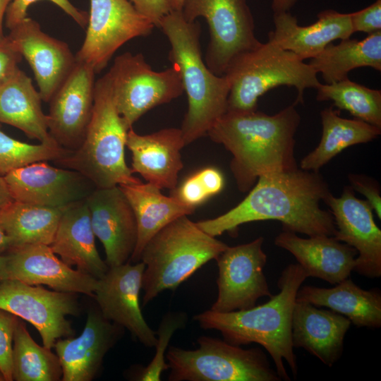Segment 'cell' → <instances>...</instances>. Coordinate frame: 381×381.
<instances>
[{
    "label": "cell",
    "instance_id": "cell-29",
    "mask_svg": "<svg viewBox=\"0 0 381 381\" xmlns=\"http://www.w3.org/2000/svg\"><path fill=\"white\" fill-rule=\"evenodd\" d=\"M119 186L130 203L137 222V243L130 259L133 263L140 262L145 246L160 229L178 217L188 216L195 210L171 195H164L161 188L140 179Z\"/></svg>",
    "mask_w": 381,
    "mask_h": 381
},
{
    "label": "cell",
    "instance_id": "cell-18",
    "mask_svg": "<svg viewBox=\"0 0 381 381\" xmlns=\"http://www.w3.org/2000/svg\"><path fill=\"white\" fill-rule=\"evenodd\" d=\"M94 234L102 243L109 267L131 259L138 238L134 212L119 186L95 188L85 198Z\"/></svg>",
    "mask_w": 381,
    "mask_h": 381
},
{
    "label": "cell",
    "instance_id": "cell-49",
    "mask_svg": "<svg viewBox=\"0 0 381 381\" xmlns=\"http://www.w3.org/2000/svg\"><path fill=\"white\" fill-rule=\"evenodd\" d=\"M171 11H181L184 0H167Z\"/></svg>",
    "mask_w": 381,
    "mask_h": 381
},
{
    "label": "cell",
    "instance_id": "cell-11",
    "mask_svg": "<svg viewBox=\"0 0 381 381\" xmlns=\"http://www.w3.org/2000/svg\"><path fill=\"white\" fill-rule=\"evenodd\" d=\"M0 308L32 324L49 349L57 340L75 335L66 316H78L80 311L77 294L10 279L0 281Z\"/></svg>",
    "mask_w": 381,
    "mask_h": 381
},
{
    "label": "cell",
    "instance_id": "cell-38",
    "mask_svg": "<svg viewBox=\"0 0 381 381\" xmlns=\"http://www.w3.org/2000/svg\"><path fill=\"white\" fill-rule=\"evenodd\" d=\"M40 0H12L7 8L5 15L6 26L10 30L27 17L28 7ZM62 9L73 18L80 27L87 24L88 14L78 10L69 0H48Z\"/></svg>",
    "mask_w": 381,
    "mask_h": 381
},
{
    "label": "cell",
    "instance_id": "cell-19",
    "mask_svg": "<svg viewBox=\"0 0 381 381\" xmlns=\"http://www.w3.org/2000/svg\"><path fill=\"white\" fill-rule=\"evenodd\" d=\"M32 68L42 101L49 102L73 68L76 59L68 44L44 32L26 17L7 35Z\"/></svg>",
    "mask_w": 381,
    "mask_h": 381
},
{
    "label": "cell",
    "instance_id": "cell-3",
    "mask_svg": "<svg viewBox=\"0 0 381 381\" xmlns=\"http://www.w3.org/2000/svg\"><path fill=\"white\" fill-rule=\"evenodd\" d=\"M308 277L298 264H290L277 281L279 292L266 303L227 313L206 310L194 316L201 328L219 331L226 342L236 345L256 343L269 353L282 380L289 381L286 361L294 375L298 373L291 341V320L297 292Z\"/></svg>",
    "mask_w": 381,
    "mask_h": 381
},
{
    "label": "cell",
    "instance_id": "cell-33",
    "mask_svg": "<svg viewBox=\"0 0 381 381\" xmlns=\"http://www.w3.org/2000/svg\"><path fill=\"white\" fill-rule=\"evenodd\" d=\"M12 377L16 381H59L62 378L58 356L37 344L20 320L13 339Z\"/></svg>",
    "mask_w": 381,
    "mask_h": 381
},
{
    "label": "cell",
    "instance_id": "cell-6",
    "mask_svg": "<svg viewBox=\"0 0 381 381\" xmlns=\"http://www.w3.org/2000/svg\"><path fill=\"white\" fill-rule=\"evenodd\" d=\"M227 246L187 215L166 225L149 240L140 254V261L145 265L143 306L166 289H176Z\"/></svg>",
    "mask_w": 381,
    "mask_h": 381
},
{
    "label": "cell",
    "instance_id": "cell-40",
    "mask_svg": "<svg viewBox=\"0 0 381 381\" xmlns=\"http://www.w3.org/2000/svg\"><path fill=\"white\" fill-rule=\"evenodd\" d=\"M350 17L354 32L370 35L381 31V0H376L363 9L350 13Z\"/></svg>",
    "mask_w": 381,
    "mask_h": 381
},
{
    "label": "cell",
    "instance_id": "cell-2",
    "mask_svg": "<svg viewBox=\"0 0 381 381\" xmlns=\"http://www.w3.org/2000/svg\"><path fill=\"white\" fill-rule=\"evenodd\" d=\"M301 116L292 104L274 115L256 110H227L207 135L232 155L230 169L238 189L249 191L259 176L298 167L295 135Z\"/></svg>",
    "mask_w": 381,
    "mask_h": 381
},
{
    "label": "cell",
    "instance_id": "cell-23",
    "mask_svg": "<svg viewBox=\"0 0 381 381\" xmlns=\"http://www.w3.org/2000/svg\"><path fill=\"white\" fill-rule=\"evenodd\" d=\"M317 17L315 23L301 25L290 11L274 14V28L268 33V41L304 61L318 56L334 40L348 39L354 33L350 13L327 9Z\"/></svg>",
    "mask_w": 381,
    "mask_h": 381
},
{
    "label": "cell",
    "instance_id": "cell-25",
    "mask_svg": "<svg viewBox=\"0 0 381 381\" xmlns=\"http://www.w3.org/2000/svg\"><path fill=\"white\" fill-rule=\"evenodd\" d=\"M351 321L329 309L296 301L291 320L294 348H303L328 367L341 358Z\"/></svg>",
    "mask_w": 381,
    "mask_h": 381
},
{
    "label": "cell",
    "instance_id": "cell-10",
    "mask_svg": "<svg viewBox=\"0 0 381 381\" xmlns=\"http://www.w3.org/2000/svg\"><path fill=\"white\" fill-rule=\"evenodd\" d=\"M181 12L187 21L199 17L207 21L210 40L204 61L217 75L224 74L235 56L260 43L246 0H184Z\"/></svg>",
    "mask_w": 381,
    "mask_h": 381
},
{
    "label": "cell",
    "instance_id": "cell-36",
    "mask_svg": "<svg viewBox=\"0 0 381 381\" xmlns=\"http://www.w3.org/2000/svg\"><path fill=\"white\" fill-rule=\"evenodd\" d=\"M225 181L221 171L213 167L201 169L171 190V196L181 204L196 207L219 193Z\"/></svg>",
    "mask_w": 381,
    "mask_h": 381
},
{
    "label": "cell",
    "instance_id": "cell-46",
    "mask_svg": "<svg viewBox=\"0 0 381 381\" xmlns=\"http://www.w3.org/2000/svg\"><path fill=\"white\" fill-rule=\"evenodd\" d=\"M11 248L10 239L0 225V255L7 254Z\"/></svg>",
    "mask_w": 381,
    "mask_h": 381
},
{
    "label": "cell",
    "instance_id": "cell-9",
    "mask_svg": "<svg viewBox=\"0 0 381 381\" xmlns=\"http://www.w3.org/2000/svg\"><path fill=\"white\" fill-rule=\"evenodd\" d=\"M106 75L116 108L130 128L149 110L183 93L175 66L155 71L140 53L118 56Z\"/></svg>",
    "mask_w": 381,
    "mask_h": 381
},
{
    "label": "cell",
    "instance_id": "cell-22",
    "mask_svg": "<svg viewBox=\"0 0 381 381\" xmlns=\"http://www.w3.org/2000/svg\"><path fill=\"white\" fill-rule=\"evenodd\" d=\"M181 128H166L140 135L133 128L127 133L126 147L131 152V167L147 183L161 189H174L183 164L181 151L185 147Z\"/></svg>",
    "mask_w": 381,
    "mask_h": 381
},
{
    "label": "cell",
    "instance_id": "cell-41",
    "mask_svg": "<svg viewBox=\"0 0 381 381\" xmlns=\"http://www.w3.org/2000/svg\"><path fill=\"white\" fill-rule=\"evenodd\" d=\"M351 188L364 195L367 202L381 219V196L379 184L373 179L362 174H349Z\"/></svg>",
    "mask_w": 381,
    "mask_h": 381
},
{
    "label": "cell",
    "instance_id": "cell-44",
    "mask_svg": "<svg viewBox=\"0 0 381 381\" xmlns=\"http://www.w3.org/2000/svg\"><path fill=\"white\" fill-rule=\"evenodd\" d=\"M298 0H272V9L274 14L289 12Z\"/></svg>",
    "mask_w": 381,
    "mask_h": 381
},
{
    "label": "cell",
    "instance_id": "cell-4",
    "mask_svg": "<svg viewBox=\"0 0 381 381\" xmlns=\"http://www.w3.org/2000/svg\"><path fill=\"white\" fill-rule=\"evenodd\" d=\"M159 28L171 45L169 59L181 75L188 97V110L181 127L186 145L207 135L227 111L229 83L214 74L202 59L199 22L185 20L181 12L171 11L162 18Z\"/></svg>",
    "mask_w": 381,
    "mask_h": 381
},
{
    "label": "cell",
    "instance_id": "cell-14",
    "mask_svg": "<svg viewBox=\"0 0 381 381\" xmlns=\"http://www.w3.org/2000/svg\"><path fill=\"white\" fill-rule=\"evenodd\" d=\"M95 73L91 66L76 60L49 102V133L59 145L68 151L81 145L90 121Z\"/></svg>",
    "mask_w": 381,
    "mask_h": 381
},
{
    "label": "cell",
    "instance_id": "cell-28",
    "mask_svg": "<svg viewBox=\"0 0 381 381\" xmlns=\"http://www.w3.org/2000/svg\"><path fill=\"white\" fill-rule=\"evenodd\" d=\"M41 101L31 79L17 68L0 83V123L17 128L40 143L58 145L49 133Z\"/></svg>",
    "mask_w": 381,
    "mask_h": 381
},
{
    "label": "cell",
    "instance_id": "cell-1",
    "mask_svg": "<svg viewBox=\"0 0 381 381\" xmlns=\"http://www.w3.org/2000/svg\"><path fill=\"white\" fill-rule=\"evenodd\" d=\"M318 172L296 169L262 175L247 196L223 214L196 222L207 234L216 237L235 233L243 224L277 220L283 230L308 236H334L336 226L330 211L320 203L330 193Z\"/></svg>",
    "mask_w": 381,
    "mask_h": 381
},
{
    "label": "cell",
    "instance_id": "cell-8",
    "mask_svg": "<svg viewBox=\"0 0 381 381\" xmlns=\"http://www.w3.org/2000/svg\"><path fill=\"white\" fill-rule=\"evenodd\" d=\"M196 349L171 346L166 356L170 381H281L260 348L242 349L202 336Z\"/></svg>",
    "mask_w": 381,
    "mask_h": 381
},
{
    "label": "cell",
    "instance_id": "cell-45",
    "mask_svg": "<svg viewBox=\"0 0 381 381\" xmlns=\"http://www.w3.org/2000/svg\"><path fill=\"white\" fill-rule=\"evenodd\" d=\"M13 201L8 185L3 176H0V207Z\"/></svg>",
    "mask_w": 381,
    "mask_h": 381
},
{
    "label": "cell",
    "instance_id": "cell-27",
    "mask_svg": "<svg viewBox=\"0 0 381 381\" xmlns=\"http://www.w3.org/2000/svg\"><path fill=\"white\" fill-rule=\"evenodd\" d=\"M296 301L326 307L345 316L358 327H381L380 289H363L349 277L331 288L309 285L300 287Z\"/></svg>",
    "mask_w": 381,
    "mask_h": 381
},
{
    "label": "cell",
    "instance_id": "cell-50",
    "mask_svg": "<svg viewBox=\"0 0 381 381\" xmlns=\"http://www.w3.org/2000/svg\"><path fill=\"white\" fill-rule=\"evenodd\" d=\"M0 381H5V379L4 377V375H2V373H1L0 371Z\"/></svg>",
    "mask_w": 381,
    "mask_h": 381
},
{
    "label": "cell",
    "instance_id": "cell-30",
    "mask_svg": "<svg viewBox=\"0 0 381 381\" xmlns=\"http://www.w3.org/2000/svg\"><path fill=\"white\" fill-rule=\"evenodd\" d=\"M333 106L320 111L322 135L318 145L301 161L300 168L318 172L344 149L373 140L381 134V128L361 120L340 116Z\"/></svg>",
    "mask_w": 381,
    "mask_h": 381
},
{
    "label": "cell",
    "instance_id": "cell-5",
    "mask_svg": "<svg viewBox=\"0 0 381 381\" xmlns=\"http://www.w3.org/2000/svg\"><path fill=\"white\" fill-rule=\"evenodd\" d=\"M129 129L116 108L105 74L95 82L92 113L81 145L55 162L79 172L95 188L138 181L125 160Z\"/></svg>",
    "mask_w": 381,
    "mask_h": 381
},
{
    "label": "cell",
    "instance_id": "cell-32",
    "mask_svg": "<svg viewBox=\"0 0 381 381\" xmlns=\"http://www.w3.org/2000/svg\"><path fill=\"white\" fill-rule=\"evenodd\" d=\"M62 210L13 200L0 207V225L11 248L30 244L50 246Z\"/></svg>",
    "mask_w": 381,
    "mask_h": 381
},
{
    "label": "cell",
    "instance_id": "cell-47",
    "mask_svg": "<svg viewBox=\"0 0 381 381\" xmlns=\"http://www.w3.org/2000/svg\"><path fill=\"white\" fill-rule=\"evenodd\" d=\"M12 0H0V37H3V23L8 6Z\"/></svg>",
    "mask_w": 381,
    "mask_h": 381
},
{
    "label": "cell",
    "instance_id": "cell-15",
    "mask_svg": "<svg viewBox=\"0 0 381 381\" xmlns=\"http://www.w3.org/2000/svg\"><path fill=\"white\" fill-rule=\"evenodd\" d=\"M144 270L141 261L109 267L97 279L94 298L105 319L126 328L144 346L152 347L157 340L156 332L144 319L139 299Z\"/></svg>",
    "mask_w": 381,
    "mask_h": 381
},
{
    "label": "cell",
    "instance_id": "cell-48",
    "mask_svg": "<svg viewBox=\"0 0 381 381\" xmlns=\"http://www.w3.org/2000/svg\"><path fill=\"white\" fill-rule=\"evenodd\" d=\"M8 255H0V281L6 279Z\"/></svg>",
    "mask_w": 381,
    "mask_h": 381
},
{
    "label": "cell",
    "instance_id": "cell-39",
    "mask_svg": "<svg viewBox=\"0 0 381 381\" xmlns=\"http://www.w3.org/2000/svg\"><path fill=\"white\" fill-rule=\"evenodd\" d=\"M19 318L0 308V371L5 381H12V349Z\"/></svg>",
    "mask_w": 381,
    "mask_h": 381
},
{
    "label": "cell",
    "instance_id": "cell-13",
    "mask_svg": "<svg viewBox=\"0 0 381 381\" xmlns=\"http://www.w3.org/2000/svg\"><path fill=\"white\" fill-rule=\"evenodd\" d=\"M263 241L260 236L247 243L227 246L215 259L218 293L210 310L219 313L246 310L256 306L260 298L272 296L263 272L267 262Z\"/></svg>",
    "mask_w": 381,
    "mask_h": 381
},
{
    "label": "cell",
    "instance_id": "cell-34",
    "mask_svg": "<svg viewBox=\"0 0 381 381\" xmlns=\"http://www.w3.org/2000/svg\"><path fill=\"white\" fill-rule=\"evenodd\" d=\"M316 99L332 101L339 110L349 112L354 119L381 128V91L369 88L348 78L333 83H320Z\"/></svg>",
    "mask_w": 381,
    "mask_h": 381
},
{
    "label": "cell",
    "instance_id": "cell-12",
    "mask_svg": "<svg viewBox=\"0 0 381 381\" xmlns=\"http://www.w3.org/2000/svg\"><path fill=\"white\" fill-rule=\"evenodd\" d=\"M90 1L86 35L75 59L98 73L120 47L149 35L155 26L128 0Z\"/></svg>",
    "mask_w": 381,
    "mask_h": 381
},
{
    "label": "cell",
    "instance_id": "cell-24",
    "mask_svg": "<svg viewBox=\"0 0 381 381\" xmlns=\"http://www.w3.org/2000/svg\"><path fill=\"white\" fill-rule=\"evenodd\" d=\"M274 244L291 253L308 277L319 278L331 284L350 276L358 255L354 248L334 236L301 238L288 230H283L275 237Z\"/></svg>",
    "mask_w": 381,
    "mask_h": 381
},
{
    "label": "cell",
    "instance_id": "cell-16",
    "mask_svg": "<svg viewBox=\"0 0 381 381\" xmlns=\"http://www.w3.org/2000/svg\"><path fill=\"white\" fill-rule=\"evenodd\" d=\"M47 162L28 164L4 176L14 201L64 208L85 199L95 188L79 172L55 167Z\"/></svg>",
    "mask_w": 381,
    "mask_h": 381
},
{
    "label": "cell",
    "instance_id": "cell-43",
    "mask_svg": "<svg viewBox=\"0 0 381 381\" xmlns=\"http://www.w3.org/2000/svg\"><path fill=\"white\" fill-rule=\"evenodd\" d=\"M134 7L155 26L159 28L161 20L171 11L167 0H128Z\"/></svg>",
    "mask_w": 381,
    "mask_h": 381
},
{
    "label": "cell",
    "instance_id": "cell-7",
    "mask_svg": "<svg viewBox=\"0 0 381 381\" xmlns=\"http://www.w3.org/2000/svg\"><path fill=\"white\" fill-rule=\"evenodd\" d=\"M224 75L229 83L227 110L231 111L256 110L261 96L284 85L296 88L294 104H303L306 90L321 83L308 64L270 41L235 56Z\"/></svg>",
    "mask_w": 381,
    "mask_h": 381
},
{
    "label": "cell",
    "instance_id": "cell-20",
    "mask_svg": "<svg viewBox=\"0 0 381 381\" xmlns=\"http://www.w3.org/2000/svg\"><path fill=\"white\" fill-rule=\"evenodd\" d=\"M7 255L6 279L47 285L55 291L94 297L97 279L66 265L49 246H21L12 248Z\"/></svg>",
    "mask_w": 381,
    "mask_h": 381
},
{
    "label": "cell",
    "instance_id": "cell-17",
    "mask_svg": "<svg viewBox=\"0 0 381 381\" xmlns=\"http://www.w3.org/2000/svg\"><path fill=\"white\" fill-rule=\"evenodd\" d=\"M323 202L334 218V237L358 252L353 272L370 279L380 277L381 230L370 205L356 198L351 186L344 187L339 197L329 193Z\"/></svg>",
    "mask_w": 381,
    "mask_h": 381
},
{
    "label": "cell",
    "instance_id": "cell-42",
    "mask_svg": "<svg viewBox=\"0 0 381 381\" xmlns=\"http://www.w3.org/2000/svg\"><path fill=\"white\" fill-rule=\"evenodd\" d=\"M22 58L7 35L0 37V83L18 68Z\"/></svg>",
    "mask_w": 381,
    "mask_h": 381
},
{
    "label": "cell",
    "instance_id": "cell-26",
    "mask_svg": "<svg viewBox=\"0 0 381 381\" xmlns=\"http://www.w3.org/2000/svg\"><path fill=\"white\" fill-rule=\"evenodd\" d=\"M49 246L66 265L76 267L77 270L97 279L109 268L96 248L95 235L85 199L63 208Z\"/></svg>",
    "mask_w": 381,
    "mask_h": 381
},
{
    "label": "cell",
    "instance_id": "cell-31",
    "mask_svg": "<svg viewBox=\"0 0 381 381\" xmlns=\"http://www.w3.org/2000/svg\"><path fill=\"white\" fill-rule=\"evenodd\" d=\"M325 83L348 78L350 71L357 68L370 67L381 71V31L368 35L358 40L350 37L337 44H329L308 63Z\"/></svg>",
    "mask_w": 381,
    "mask_h": 381
},
{
    "label": "cell",
    "instance_id": "cell-21",
    "mask_svg": "<svg viewBox=\"0 0 381 381\" xmlns=\"http://www.w3.org/2000/svg\"><path fill=\"white\" fill-rule=\"evenodd\" d=\"M123 329L105 319L100 311H89L78 337L62 338L55 343L54 348L62 368L61 380H92Z\"/></svg>",
    "mask_w": 381,
    "mask_h": 381
},
{
    "label": "cell",
    "instance_id": "cell-37",
    "mask_svg": "<svg viewBox=\"0 0 381 381\" xmlns=\"http://www.w3.org/2000/svg\"><path fill=\"white\" fill-rule=\"evenodd\" d=\"M186 316L183 313H169L162 319L156 333L158 335L154 358L142 372L139 380L159 381L162 373L169 368L164 361V353L174 332L184 326Z\"/></svg>",
    "mask_w": 381,
    "mask_h": 381
},
{
    "label": "cell",
    "instance_id": "cell-35",
    "mask_svg": "<svg viewBox=\"0 0 381 381\" xmlns=\"http://www.w3.org/2000/svg\"><path fill=\"white\" fill-rule=\"evenodd\" d=\"M68 151L59 145L28 144L16 140L0 128V176L28 164L41 161H57Z\"/></svg>",
    "mask_w": 381,
    "mask_h": 381
}]
</instances>
